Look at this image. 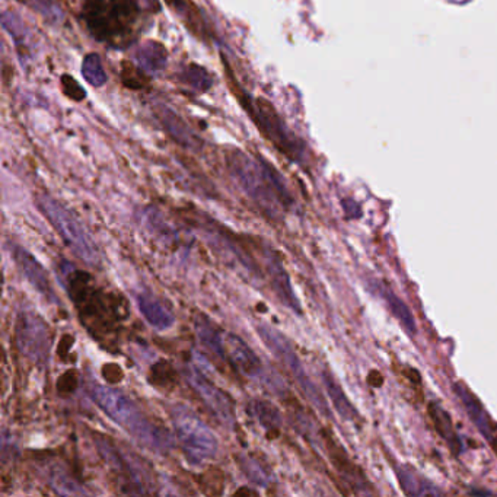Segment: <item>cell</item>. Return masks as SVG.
<instances>
[{"label":"cell","instance_id":"603a6c76","mask_svg":"<svg viewBox=\"0 0 497 497\" xmlns=\"http://www.w3.org/2000/svg\"><path fill=\"white\" fill-rule=\"evenodd\" d=\"M324 384H326L327 393H329L330 398L333 400V404H334L337 412L341 415V417L353 420L357 416L356 410L353 408V405L350 404L348 397L343 394L341 388L336 384V381L329 374H324Z\"/></svg>","mask_w":497,"mask_h":497},{"label":"cell","instance_id":"7402d4cb","mask_svg":"<svg viewBox=\"0 0 497 497\" xmlns=\"http://www.w3.org/2000/svg\"><path fill=\"white\" fill-rule=\"evenodd\" d=\"M180 79L197 92H207L211 86V76L209 72L194 63L185 64L180 73Z\"/></svg>","mask_w":497,"mask_h":497},{"label":"cell","instance_id":"30bf717a","mask_svg":"<svg viewBox=\"0 0 497 497\" xmlns=\"http://www.w3.org/2000/svg\"><path fill=\"white\" fill-rule=\"evenodd\" d=\"M185 378L192 390L197 393L206 407L213 413V416L222 424L232 429L236 424V415L235 401L231 398V395L192 366H190L185 371Z\"/></svg>","mask_w":497,"mask_h":497},{"label":"cell","instance_id":"cb8c5ba5","mask_svg":"<svg viewBox=\"0 0 497 497\" xmlns=\"http://www.w3.org/2000/svg\"><path fill=\"white\" fill-rule=\"evenodd\" d=\"M82 76L86 82L92 86H97V88H99V86H102L106 82V75L102 68L101 57L98 54L92 53L83 59Z\"/></svg>","mask_w":497,"mask_h":497},{"label":"cell","instance_id":"f1b7e54d","mask_svg":"<svg viewBox=\"0 0 497 497\" xmlns=\"http://www.w3.org/2000/svg\"><path fill=\"white\" fill-rule=\"evenodd\" d=\"M123 82L130 90H142L145 86V76L130 63H124V69L121 73Z\"/></svg>","mask_w":497,"mask_h":497},{"label":"cell","instance_id":"9a60e30c","mask_svg":"<svg viewBox=\"0 0 497 497\" xmlns=\"http://www.w3.org/2000/svg\"><path fill=\"white\" fill-rule=\"evenodd\" d=\"M155 114L161 121L162 127L165 128V132L178 145H181L185 149L200 147L202 140L196 136V133L191 130L190 125L176 111H172L166 105H157Z\"/></svg>","mask_w":497,"mask_h":497},{"label":"cell","instance_id":"9c48e42d","mask_svg":"<svg viewBox=\"0 0 497 497\" xmlns=\"http://www.w3.org/2000/svg\"><path fill=\"white\" fill-rule=\"evenodd\" d=\"M15 340L19 352L39 367L49 364L51 334L47 322L38 314L23 309L15 321Z\"/></svg>","mask_w":497,"mask_h":497},{"label":"cell","instance_id":"277c9868","mask_svg":"<svg viewBox=\"0 0 497 497\" xmlns=\"http://www.w3.org/2000/svg\"><path fill=\"white\" fill-rule=\"evenodd\" d=\"M37 206L39 211L46 216V219L54 231L60 235L63 243L79 260L97 267L101 264V254L92 236L66 206L49 196V194L38 196Z\"/></svg>","mask_w":497,"mask_h":497},{"label":"cell","instance_id":"ac0fdd59","mask_svg":"<svg viewBox=\"0 0 497 497\" xmlns=\"http://www.w3.org/2000/svg\"><path fill=\"white\" fill-rule=\"evenodd\" d=\"M196 334L203 348L210 352L213 356L218 359L226 360V350H225V337L221 336L219 330H216L213 324L206 318H197L196 321Z\"/></svg>","mask_w":497,"mask_h":497},{"label":"cell","instance_id":"7a4b0ae2","mask_svg":"<svg viewBox=\"0 0 497 497\" xmlns=\"http://www.w3.org/2000/svg\"><path fill=\"white\" fill-rule=\"evenodd\" d=\"M225 159L236 185L270 218H278L282 213L295 207V199L286 181L264 158H254L241 149L231 147Z\"/></svg>","mask_w":497,"mask_h":497},{"label":"cell","instance_id":"d4e9b609","mask_svg":"<svg viewBox=\"0 0 497 497\" xmlns=\"http://www.w3.org/2000/svg\"><path fill=\"white\" fill-rule=\"evenodd\" d=\"M251 412L264 429H277L280 424V415L277 408L267 401L254 400L251 403Z\"/></svg>","mask_w":497,"mask_h":497},{"label":"cell","instance_id":"2e32d148","mask_svg":"<svg viewBox=\"0 0 497 497\" xmlns=\"http://www.w3.org/2000/svg\"><path fill=\"white\" fill-rule=\"evenodd\" d=\"M453 391H455L457 397L460 398V401L462 403L465 412L468 413L471 422L477 426V429L480 430V434L491 443L494 445V429L491 427L490 419L487 417V413L484 412V408L481 407L480 401L475 398L464 385L455 384L453 385Z\"/></svg>","mask_w":497,"mask_h":497},{"label":"cell","instance_id":"52a82bcc","mask_svg":"<svg viewBox=\"0 0 497 497\" xmlns=\"http://www.w3.org/2000/svg\"><path fill=\"white\" fill-rule=\"evenodd\" d=\"M257 333L263 340V343L267 345V349L280 360L289 374L293 376L296 384L302 390V393L305 394V397L319 410V412L329 415V408L326 404V400L318 391V388L314 385L311 378L307 375L304 364L300 363L295 349L292 348V343L283 333H280L278 330L262 324V326L257 327Z\"/></svg>","mask_w":497,"mask_h":497},{"label":"cell","instance_id":"5b68a950","mask_svg":"<svg viewBox=\"0 0 497 497\" xmlns=\"http://www.w3.org/2000/svg\"><path fill=\"white\" fill-rule=\"evenodd\" d=\"M169 419L190 464L202 465L218 455L219 441L214 431L190 407L174 404L169 410Z\"/></svg>","mask_w":497,"mask_h":497},{"label":"cell","instance_id":"f546056e","mask_svg":"<svg viewBox=\"0 0 497 497\" xmlns=\"http://www.w3.org/2000/svg\"><path fill=\"white\" fill-rule=\"evenodd\" d=\"M61 90L64 95L73 101H82L85 99V95H86L82 86L72 76H68V75L61 76Z\"/></svg>","mask_w":497,"mask_h":497},{"label":"cell","instance_id":"ffe728a7","mask_svg":"<svg viewBox=\"0 0 497 497\" xmlns=\"http://www.w3.org/2000/svg\"><path fill=\"white\" fill-rule=\"evenodd\" d=\"M49 484L57 494L63 496L90 494V491L85 490L73 475L63 467H53L49 470Z\"/></svg>","mask_w":497,"mask_h":497},{"label":"cell","instance_id":"44dd1931","mask_svg":"<svg viewBox=\"0 0 497 497\" xmlns=\"http://www.w3.org/2000/svg\"><path fill=\"white\" fill-rule=\"evenodd\" d=\"M378 292L381 293V296L386 302V305L390 307V309L394 314V317L405 327V330L410 334H415L416 333L415 318H413L412 312H410V309L405 307L404 302H401L400 297L394 292H390L385 288H378Z\"/></svg>","mask_w":497,"mask_h":497},{"label":"cell","instance_id":"ba28073f","mask_svg":"<svg viewBox=\"0 0 497 497\" xmlns=\"http://www.w3.org/2000/svg\"><path fill=\"white\" fill-rule=\"evenodd\" d=\"M98 452L104 461L118 475V479L127 486L125 493L149 494L154 491L155 480L150 474V468L133 452H127L108 438L97 441Z\"/></svg>","mask_w":497,"mask_h":497},{"label":"cell","instance_id":"6da1fadb","mask_svg":"<svg viewBox=\"0 0 497 497\" xmlns=\"http://www.w3.org/2000/svg\"><path fill=\"white\" fill-rule=\"evenodd\" d=\"M158 11V0H83L80 13L97 41L124 49L133 44L146 19Z\"/></svg>","mask_w":497,"mask_h":497},{"label":"cell","instance_id":"8fae6325","mask_svg":"<svg viewBox=\"0 0 497 497\" xmlns=\"http://www.w3.org/2000/svg\"><path fill=\"white\" fill-rule=\"evenodd\" d=\"M262 262L266 280L270 285V289L277 296L278 302L292 309L296 314H300V304L292 289L289 274L283 266L282 257L267 243H262Z\"/></svg>","mask_w":497,"mask_h":497},{"label":"cell","instance_id":"83f0119b","mask_svg":"<svg viewBox=\"0 0 497 497\" xmlns=\"http://www.w3.org/2000/svg\"><path fill=\"white\" fill-rule=\"evenodd\" d=\"M241 465H243V470H244L245 475L252 483L263 484V486H267L270 483V475L267 474V471L260 464H258V461L245 457L243 460Z\"/></svg>","mask_w":497,"mask_h":497},{"label":"cell","instance_id":"d6986e66","mask_svg":"<svg viewBox=\"0 0 497 497\" xmlns=\"http://www.w3.org/2000/svg\"><path fill=\"white\" fill-rule=\"evenodd\" d=\"M397 475L403 490L410 496L441 494V491L434 484H430L426 479H423L422 475L412 467H407V465L401 467Z\"/></svg>","mask_w":497,"mask_h":497},{"label":"cell","instance_id":"4fadbf2b","mask_svg":"<svg viewBox=\"0 0 497 497\" xmlns=\"http://www.w3.org/2000/svg\"><path fill=\"white\" fill-rule=\"evenodd\" d=\"M225 350L238 372L251 379L266 378V367L262 359L240 336L228 333L225 336Z\"/></svg>","mask_w":497,"mask_h":497},{"label":"cell","instance_id":"5bb4252c","mask_svg":"<svg viewBox=\"0 0 497 497\" xmlns=\"http://www.w3.org/2000/svg\"><path fill=\"white\" fill-rule=\"evenodd\" d=\"M139 312L150 327L157 331H166L174 327L176 317L154 295L139 292L135 295Z\"/></svg>","mask_w":497,"mask_h":497},{"label":"cell","instance_id":"484cf974","mask_svg":"<svg viewBox=\"0 0 497 497\" xmlns=\"http://www.w3.org/2000/svg\"><path fill=\"white\" fill-rule=\"evenodd\" d=\"M19 2L27 5L30 9L41 15L51 24L59 23L63 16V11L59 0H19Z\"/></svg>","mask_w":497,"mask_h":497},{"label":"cell","instance_id":"4316f807","mask_svg":"<svg viewBox=\"0 0 497 497\" xmlns=\"http://www.w3.org/2000/svg\"><path fill=\"white\" fill-rule=\"evenodd\" d=\"M434 408V417L435 419V423H436V427L439 429L441 431V435L448 441L450 442V446L453 449H458L460 446L457 445V435H455V431L452 430V424H450V419L448 417V415L443 412V410L441 407H431Z\"/></svg>","mask_w":497,"mask_h":497},{"label":"cell","instance_id":"e0dca14e","mask_svg":"<svg viewBox=\"0 0 497 497\" xmlns=\"http://www.w3.org/2000/svg\"><path fill=\"white\" fill-rule=\"evenodd\" d=\"M135 59L137 68L145 73H159L166 66L168 53L161 42L146 41L139 49H136Z\"/></svg>","mask_w":497,"mask_h":497},{"label":"cell","instance_id":"7c38bea8","mask_svg":"<svg viewBox=\"0 0 497 497\" xmlns=\"http://www.w3.org/2000/svg\"><path fill=\"white\" fill-rule=\"evenodd\" d=\"M11 257L23 277L46 300L51 304H57V295L50 280L49 271L44 269L37 258L24 247L12 245Z\"/></svg>","mask_w":497,"mask_h":497},{"label":"cell","instance_id":"3957f363","mask_svg":"<svg viewBox=\"0 0 497 497\" xmlns=\"http://www.w3.org/2000/svg\"><path fill=\"white\" fill-rule=\"evenodd\" d=\"M88 393L101 412L143 448L164 455L174 446L168 431L150 420L135 400L117 388L92 384Z\"/></svg>","mask_w":497,"mask_h":497},{"label":"cell","instance_id":"8992f818","mask_svg":"<svg viewBox=\"0 0 497 497\" xmlns=\"http://www.w3.org/2000/svg\"><path fill=\"white\" fill-rule=\"evenodd\" d=\"M235 94L244 105V110L250 114L254 123L260 128L262 133L290 161L302 164L305 157V146L299 140L280 116L276 113L273 105L263 98L251 99L247 94L235 86Z\"/></svg>","mask_w":497,"mask_h":497}]
</instances>
